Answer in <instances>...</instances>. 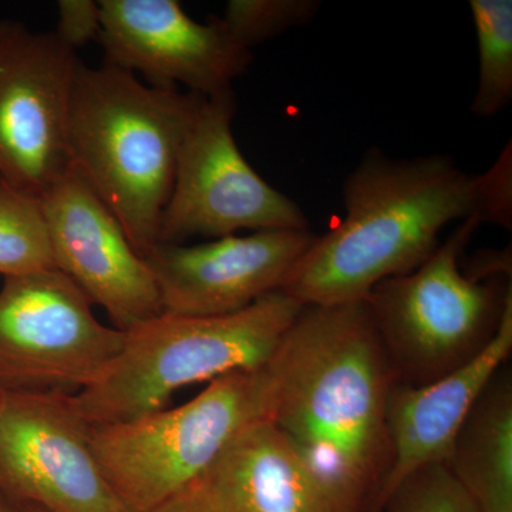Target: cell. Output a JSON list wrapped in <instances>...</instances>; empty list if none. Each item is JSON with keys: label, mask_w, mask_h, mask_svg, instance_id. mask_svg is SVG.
<instances>
[{"label": "cell", "mask_w": 512, "mask_h": 512, "mask_svg": "<svg viewBox=\"0 0 512 512\" xmlns=\"http://www.w3.org/2000/svg\"><path fill=\"white\" fill-rule=\"evenodd\" d=\"M315 0H231L220 20L229 35L242 46L266 42L315 18Z\"/></svg>", "instance_id": "cell-19"}, {"label": "cell", "mask_w": 512, "mask_h": 512, "mask_svg": "<svg viewBox=\"0 0 512 512\" xmlns=\"http://www.w3.org/2000/svg\"><path fill=\"white\" fill-rule=\"evenodd\" d=\"M55 35L63 45L74 50L99 40L101 32L100 5L93 0H60L57 3Z\"/></svg>", "instance_id": "cell-21"}, {"label": "cell", "mask_w": 512, "mask_h": 512, "mask_svg": "<svg viewBox=\"0 0 512 512\" xmlns=\"http://www.w3.org/2000/svg\"><path fill=\"white\" fill-rule=\"evenodd\" d=\"M204 99L144 86L107 64H77L67 128L73 167L143 258L158 245L181 144Z\"/></svg>", "instance_id": "cell-3"}, {"label": "cell", "mask_w": 512, "mask_h": 512, "mask_svg": "<svg viewBox=\"0 0 512 512\" xmlns=\"http://www.w3.org/2000/svg\"><path fill=\"white\" fill-rule=\"evenodd\" d=\"M268 420L342 512H379L392 466L386 407L397 382L365 301L303 305L266 363Z\"/></svg>", "instance_id": "cell-1"}, {"label": "cell", "mask_w": 512, "mask_h": 512, "mask_svg": "<svg viewBox=\"0 0 512 512\" xmlns=\"http://www.w3.org/2000/svg\"><path fill=\"white\" fill-rule=\"evenodd\" d=\"M99 43L104 64L140 72L151 87L204 97L232 90L247 72L251 50L229 35L220 16L191 19L177 0H101Z\"/></svg>", "instance_id": "cell-11"}, {"label": "cell", "mask_w": 512, "mask_h": 512, "mask_svg": "<svg viewBox=\"0 0 512 512\" xmlns=\"http://www.w3.org/2000/svg\"><path fill=\"white\" fill-rule=\"evenodd\" d=\"M79 62L55 33L0 20V180L32 197L73 168L67 128Z\"/></svg>", "instance_id": "cell-10"}, {"label": "cell", "mask_w": 512, "mask_h": 512, "mask_svg": "<svg viewBox=\"0 0 512 512\" xmlns=\"http://www.w3.org/2000/svg\"><path fill=\"white\" fill-rule=\"evenodd\" d=\"M343 200L345 220L316 237L282 286L302 305L366 301L380 282L423 265L450 222L493 224L483 175L439 154L393 160L370 148L346 178Z\"/></svg>", "instance_id": "cell-2"}, {"label": "cell", "mask_w": 512, "mask_h": 512, "mask_svg": "<svg viewBox=\"0 0 512 512\" xmlns=\"http://www.w3.org/2000/svg\"><path fill=\"white\" fill-rule=\"evenodd\" d=\"M470 10L480 56L478 87L471 111L488 119L512 100V2L471 0Z\"/></svg>", "instance_id": "cell-17"}, {"label": "cell", "mask_w": 512, "mask_h": 512, "mask_svg": "<svg viewBox=\"0 0 512 512\" xmlns=\"http://www.w3.org/2000/svg\"><path fill=\"white\" fill-rule=\"evenodd\" d=\"M446 466L477 512H512V375L507 365L474 403Z\"/></svg>", "instance_id": "cell-16"}, {"label": "cell", "mask_w": 512, "mask_h": 512, "mask_svg": "<svg viewBox=\"0 0 512 512\" xmlns=\"http://www.w3.org/2000/svg\"><path fill=\"white\" fill-rule=\"evenodd\" d=\"M511 143L507 144L497 163L483 174L485 194L490 204L493 224L511 231L512 222V161Z\"/></svg>", "instance_id": "cell-22"}, {"label": "cell", "mask_w": 512, "mask_h": 512, "mask_svg": "<svg viewBox=\"0 0 512 512\" xmlns=\"http://www.w3.org/2000/svg\"><path fill=\"white\" fill-rule=\"evenodd\" d=\"M380 512H477L444 463L414 471L397 485Z\"/></svg>", "instance_id": "cell-20"}, {"label": "cell", "mask_w": 512, "mask_h": 512, "mask_svg": "<svg viewBox=\"0 0 512 512\" xmlns=\"http://www.w3.org/2000/svg\"><path fill=\"white\" fill-rule=\"evenodd\" d=\"M148 512H208L188 491L175 495L167 503Z\"/></svg>", "instance_id": "cell-23"}, {"label": "cell", "mask_w": 512, "mask_h": 512, "mask_svg": "<svg viewBox=\"0 0 512 512\" xmlns=\"http://www.w3.org/2000/svg\"><path fill=\"white\" fill-rule=\"evenodd\" d=\"M316 237L309 229L256 231L191 247L158 244L144 259L163 313L228 315L282 291L286 276Z\"/></svg>", "instance_id": "cell-13"}, {"label": "cell", "mask_w": 512, "mask_h": 512, "mask_svg": "<svg viewBox=\"0 0 512 512\" xmlns=\"http://www.w3.org/2000/svg\"><path fill=\"white\" fill-rule=\"evenodd\" d=\"M59 269L5 278L0 289V393L77 394L114 359L124 332Z\"/></svg>", "instance_id": "cell-7"}, {"label": "cell", "mask_w": 512, "mask_h": 512, "mask_svg": "<svg viewBox=\"0 0 512 512\" xmlns=\"http://www.w3.org/2000/svg\"><path fill=\"white\" fill-rule=\"evenodd\" d=\"M185 491L208 512H342L268 419L238 433Z\"/></svg>", "instance_id": "cell-15"}, {"label": "cell", "mask_w": 512, "mask_h": 512, "mask_svg": "<svg viewBox=\"0 0 512 512\" xmlns=\"http://www.w3.org/2000/svg\"><path fill=\"white\" fill-rule=\"evenodd\" d=\"M47 269L57 268L42 201L0 180V275Z\"/></svg>", "instance_id": "cell-18"}, {"label": "cell", "mask_w": 512, "mask_h": 512, "mask_svg": "<svg viewBox=\"0 0 512 512\" xmlns=\"http://www.w3.org/2000/svg\"><path fill=\"white\" fill-rule=\"evenodd\" d=\"M266 365L212 380L190 402L128 423L93 426L94 454L128 512H148L183 493L229 441L268 419Z\"/></svg>", "instance_id": "cell-6"}, {"label": "cell", "mask_w": 512, "mask_h": 512, "mask_svg": "<svg viewBox=\"0 0 512 512\" xmlns=\"http://www.w3.org/2000/svg\"><path fill=\"white\" fill-rule=\"evenodd\" d=\"M235 110L232 90L202 101L181 144L158 244L224 238L242 229H309L302 208L242 156L232 133Z\"/></svg>", "instance_id": "cell-8"}, {"label": "cell", "mask_w": 512, "mask_h": 512, "mask_svg": "<svg viewBox=\"0 0 512 512\" xmlns=\"http://www.w3.org/2000/svg\"><path fill=\"white\" fill-rule=\"evenodd\" d=\"M481 221L458 225L410 274L372 289L367 309L397 382L423 386L454 372L491 342L500 326L511 278L477 281L461 258Z\"/></svg>", "instance_id": "cell-5"}, {"label": "cell", "mask_w": 512, "mask_h": 512, "mask_svg": "<svg viewBox=\"0 0 512 512\" xmlns=\"http://www.w3.org/2000/svg\"><path fill=\"white\" fill-rule=\"evenodd\" d=\"M19 512H45L42 510H37V508L33 507H25V508H18Z\"/></svg>", "instance_id": "cell-25"}, {"label": "cell", "mask_w": 512, "mask_h": 512, "mask_svg": "<svg viewBox=\"0 0 512 512\" xmlns=\"http://www.w3.org/2000/svg\"><path fill=\"white\" fill-rule=\"evenodd\" d=\"M512 352V296L491 342L454 372L423 384L394 383L386 407L392 466L380 495V508L390 493L414 471L446 464L458 430L495 373Z\"/></svg>", "instance_id": "cell-14"}, {"label": "cell", "mask_w": 512, "mask_h": 512, "mask_svg": "<svg viewBox=\"0 0 512 512\" xmlns=\"http://www.w3.org/2000/svg\"><path fill=\"white\" fill-rule=\"evenodd\" d=\"M0 512H19V510L0 495Z\"/></svg>", "instance_id": "cell-24"}, {"label": "cell", "mask_w": 512, "mask_h": 512, "mask_svg": "<svg viewBox=\"0 0 512 512\" xmlns=\"http://www.w3.org/2000/svg\"><path fill=\"white\" fill-rule=\"evenodd\" d=\"M302 306L276 291L228 315L160 313L124 332L119 355L74 399L92 426L160 412L183 387L265 366Z\"/></svg>", "instance_id": "cell-4"}, {"label": "cell", "mask_w": 512, "mask_h": 512, "mask_svg": "<svg viewBox=\"0 0 512 512\" xmlns=\"http://www.w3.org/2000/svg\"><path fill=\"white\" fill-rule=\"evenodd\" d=\"M74 394L0 393V495L45 512H128Z\"/></svg>", "instance_id": "cell-9"}, {"label": "cell", "mask_w": 512, "mask_h": 512, "mask_svg": "<svg viewBox=\"0 0 512 512\" xmlns=\"http://www.w3.org/2000/svg\"><path fill=\"white\" fill-rule=\"evenodd\" d=\"M56 268L127 332L163 313L156 281L113 212L72 168L40 198Z\"/></svg>", "instance_id": "cell-12"}]
</instances>
